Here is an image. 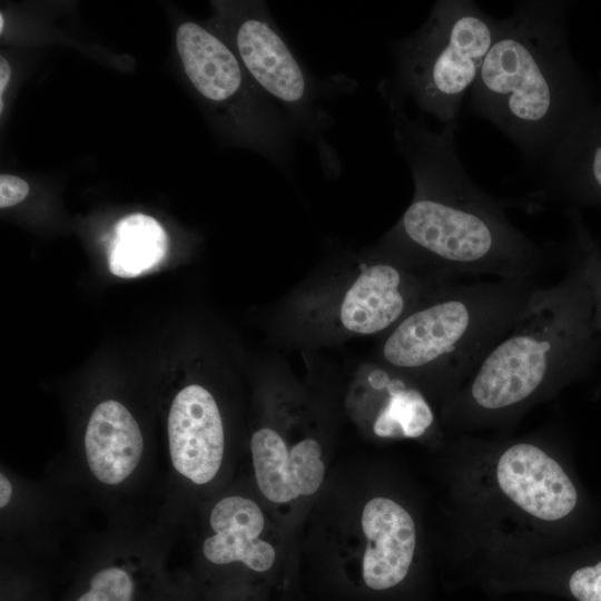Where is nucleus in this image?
Returning <instances> with one entry per match:
<instances>
[{"mask_svg":"<svg viewBox=\"0 0 601 601\" xmlns=\"http://www.w3.org/2000/svg\"><path fill=\"white\" fill-rule=\"evenodd\" d=\"M393 115L394 140L410 168L414 197L385 247L451 280L463 275L534 278L550 253L510 223L508 201L470 180L456 152V122L433 131L402 110Z\"/></svg>","mask_w":601,"mask_h":601,"instance_id":"f257e3e1","label":"nucleus"},{"mask_svg":"<svg viewBox=\"0 0 601 601\" xmlns=\"http://www.w3.org/2000/svg\"><path fill=\"white\" fill-rule=\"evenodd\" d=\"M573 75L560 2L530 0L499 21L471 88V108L529 159H544L571 131Z\"/></svg>","mask_w":601,"mask_h":601,"instance_id":"f03ea898","label":"nucleus"},{"mask_svg":"<svg viewBox=\"0 0 601 601\" xmlns=\"http://www.w3.org/2000/svg\"><path fill=\"white\" fill-rule=\"evenodd\" d=\"M589 288L573 269L539 287L514 326L469 376V401L481 411L514 408L593 364L599 334Z\"/></svg>","mask_w":601,"mask_h":601,"instance_id":"7ed1b4c3","label":"nucleus"},{"mask_svg":"<svg viewBox=\"0 0 601 601\" xmlns=\"http://www.w3.org/2000/svg\"><path fill=\"white\" fill-rule=\"evenodd\" d=\"M538 288L534 278L454 282L388 331L383 363L403 374L462 381L520 319Z\"/></svg>","mask_w":601,"mask_h":601,"instance_id":"20e7f679","label":"nucleus"},{"mask_svg":"<svg viewBox=\"0 0 601 601\" xmlns=\"http://www.w3.org/2000/svg\"><path fill=\"white\" fill-rule=\"evenodd\" d=\"M499 21L470 0L436 1L425 22L393 46L395 70L385 91L392 111L410 98L444 125L456 122Z\"/></svg>","mask_w":601,"mask_h":601,"instance_id":"39448f33","label":"nucleus"},{"mask_svg":"<svg viewBox=\"0 0 601 601\" xmlns=\"http://www.w3.org/2000/svg\"><path fill=\"white\" fill-rule=\"evenodd\" d=\"M234 41L258 89L283 110L296 134L316 146L324 171L338 173L339 161L325 136L332 118L321 104L327 87L295 55L263 3L236 21Z\"/></svg>","mask_w":601,"mask_h":601,"instance_id":"423d86ee","label":"nucleus"},{"mask_svg":"<svg viewBox=\"0 0 601 601\" xmlns=\"http://www.w3.org/2000/svg\"><path fill=\"white\" fill-rule=\"evenodd\" d=\"M90 512L81 495L53 473L33 481L1 464V562L37 569L62 552L78 555L93 533L85 531Z\"/></svg>","mask_w":601,"mask_h":601,"instance_id":"0eeeda50","label":"nucleus"},{"mask_svg":"<svg viewBox=\"0 0 601 601\" xmlns=\"http://www.w3.org/2000/svg\"><path fill=\"white\" fill-rule=\"evenodd\" d=\"M226 455L223 416L214 395L189 384L173 396L166 415V518L181 525L188 493L211 484Z\"/></svg>","mask_w":601,"mask_h":601,"instance_id":"6e6552de","label":"nucleus"},{"mask_svg":"<svg viewBox=\"0 0 601 601\" xmlns=\"http://www.w3.org/2000/svg\"><path fill=\"white\" fill-rule=\"evenodd\" d=\"M496 479L505 495L541 520H560L577 504V490L563 469L533 444L510 446L499 459Z\"/></svg>","mask_w":601,"mask_h":601,"instance_id":"1a4fd4ad","label":"nucleus"},{"mask_svg":"<svg viewBox=\"0 0 601 601\" xmlns=\"http://www.w3.org/2000/svg\"><path fill=\"white\" fill-rule=\"evenodd\" d=\"M207 528L199 552L210 565L240 563L255 572H265L272 568L275 549L260 539L265 519L253 499L240 494L219 497L208 511Z\"/></svg>","mask_w":601,"mask_h":601,"instance_id":"9d476101","label":"nucleus"},{"mask_svg":"<svg viewBox=\"0 0 601 601\" xmlns=\"http://www.w3.org/2000/svg\"><path fill=\"white\" fill-rule=\"evenodd\" d=\"M250 454L256 484L272 502L311 495L324 480L322 447L314 439H304L288 450L276 431L262 427L252 435Z\"/></svg>","mask_w":601,"mask_h":601,"instance_id":"9b49d317","label":"nucleus"},{"mask_svg":"<svg viewBox=\"0 0 601 601\" xmlns=\"http://www.w3.org/2000/svg\"><path fill=\"white\" fill-rule=\"evenodd\" d=\"M367 545L363 578L367 587L385 590L398 584L413 560L416 532L410 513L391 499L374 497L362 513Z\"/></svg>","mask_w":601,"mask_h":601,"instance_id":"f8f14e48","label":"nucleus"},{"mask_svg":"<svg viewBox=\"0 0 601 601\" xmlns=\"http://www.w3.org/2000/svg\"><path fill=\"white\" fill-rule=\"evenodd\" d=\"M176 46L184 70L195 89L216 105H229L240 97L269 100L250 91L234 52L210 31L196 22H184L176 33Z\"/></svg>","mask_w":601,"mask_h":601,"instance_id":"ddd939ff","label":"nucleus"},{"mask_svg":"<svg viewBox=\"0 0 601 601\" xmlns=\"http://www.w3.org/2000/svg\"><path fill=\"white\" fill-rule=\"evenodd\" d=\"M167 235L160 224L144 214L120 219L109 246V269L118 277H137L155 268L167 253Z\"/></svg>","mask_w":601,"mask_h":601,"instance_id":"4468645a","label":"nucleus"},{"mask_svg":"<svg viewBox=\"0 0 601 601\" xmlns=\"http://www.w3.org/2000/svg\"><path fill=\"white\" fill-rule=\"evenodd\" d=\"M405 380L403 373L393 370L385 403L373 424V432L380 437H420L434 422L424 395Z\"/></svg>","mask_w":601,"mask_h":601,"instance_id":"2eb2a0df","label":"nucleus"},{"mask_svg":"<svg viewBox=\"0 0 601 601\" xmlns=\"http://www.w3.org/2000/svg\"><path fill=\"white\" fill-rule=\"evenodd\" d=\"M569 268L582 278L593 304V327L601 334V253L575 220V243L570 254Z\"/></svg>","mask_w":601,"mask_h":601,"instance_id":"dca6fc26","label":"nucleus"},{"mask_svg":"<svg viewBox=\"0 0 601 601\" xmlns=\"http://www.w3.org/2000/svg\"><path fill=\"white\" fill-rule=\"evenodd\" d=\"M569 588L579 601H601V561L578 569L569 580Z\"/></svg>","mask_w":601,"mask_h":601,"instance_id":"f3484780","label":"nucleus"},{"mask_svg":"<svg viewBox=\"0 0 601 601\" xmlns=\"http://www.w3.org/2000/svg\"><path fill=\"white\" fill-rule=\"evenodd\" d=\"M29 193L28 184L13 175L0 176V207L7 208L22 201Z\"/></svg>","mask_w":601,"mask_h":601,"instance_id":"a211bd4d","label":"nucleus"},{"mask_svg":"<svg viewBox=\"0 0 601 601\" xmlns=\"http://www.w3.org/2000/svg\"><path fill=\"white\" fill-rule=\"evenodd\" d=\"M11 69L8 61L1 57L0 58V100H2L3 91L10 79Z\"/></svg>","mask_w":601,"mask_h":601,"instance_id":"6ab92c4d","label":"nucleus"},{"mask_svg":"<svg viewBox=\"0 0 601 601\" xmlns=\"http://www.w3.org/2000/svg\"><path fill=\"white\" fill-rule=\"evenodd\" d=\"M3 23H4V21H3V16L0 14V33H2V30H3Z\"/></svg>","mask_w":601,"mask_h":601,"instance_id":"aec40b11","label":"nucleus"}]
</instances>
